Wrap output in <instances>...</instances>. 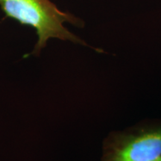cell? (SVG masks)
Here are the masks:
<instances>
[{
	"label": "cell",
	"instance_id": "cell-1",
	"mask_svg": "<svg viewBox=\"0 0 161 161\" xmlns=\"http://www.w3.org/2000/svg\"><path fill=\"white\" fill-rule=\"evenodd\" d=\"M0 8L6 17L36 30L38 39L31 55H39L52 38L87 46L64 25L68 23L83 27L84 22L72 14L61 11L51 0H0Z\"/></svg>",
	"mask_w": 161,
	"mask_h": 161
},
{
	"label": "cell",
	"instance_id": "cell-2",
	"mask_svg": "<svg viewBox=\"0 0 161 161\" xmlns=\"http://www.w3.org/2000/svg\"><path fill=\"white\" fill-rule=\"evenodd\" d=\"M101 161H161V124L110 133Z\"/></svg>",
	"mask_w": 161,
	"mask_h": 161
}]
</instances>
